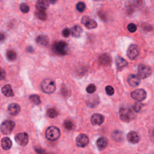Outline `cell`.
Instances as JSON below:
<instances>
[{"label": "cell", "mask_w": 154, "mask_h": 154, "mask_svg": "<svg viewBox=\"0 0 154 154\" xmlns=\"http://www.w3.org/2000/svg\"><path fill=\"white\" fill-rule=\"evenodd\" d=\"M54 53L59 56H65L68 54V45L64 41L56 42L53 45Z\"/></svg>", "instance_id": "1"}, {"label": "cell", "mask_w": 154, "mask_h": 154, "mask_svg": "<svg viewBox=\"0 0 154 154\" xmlns=\"http://www.w3.org/2000/svg\"><path fill=\"white\" fill-rule=\"evenodd\" d=\"M42 90L47 94H51L55 92L56 89V85L55 82L49 78L45 79L41 83Z\"/></svg>", "instance_id": "2"}, {"label": "cell", "mask_w": 154, "mask_h": 154, "mask_svg": "<svg viewBox=\"0 0 154 154\" xmlns=\"http://www.w3.org/2000/svg\"><path fill=\"white\" fill-rule=\"evenodd\" d=\"M120 119L124 122H130L135 118V114L134 112L128 108H121L119 111Z\"/></svg>", "instance_id": "3"}, {"label": "cell", "mask_w": 154, "mask_h": 154, "mask_svg": "<svg viewBox=\"0 0 154 154\" xmlns=\"http://www.w3.org/2000/svg\"><path fill=\"white\" fill-rule=\"evenodd\" d=\"M45 136L46 138L50 141H56L58 140L60 136V131L56 126H50L47 128L45 132Z\"/></svg>", "instance_id": "4"}, {"label": "cell", "mask_w": 154, "mask_h": 154, "mask_svg": "<svg viewBox=\"0 0 154 154\" xmlns=\"http://www.w3.org/2000/svg\"><path fill=\"white\" fill-rule=\"evenodd\" d=\"M152 74L150 68L144 64H140L138 67L137 75L140 79H145L150 77Z\"/></svg>", "instance_id": "5"}, {"label": "cell", "mask_w": 154, "mask_h": 154, "mask_svg": "<svg viewBox=\"0 0 154 154\" xmlns=\"http://www.w3.org/2000/svg\"><path fill=\"white\" fill-rule=\"evenodd\" d=\"M15 126V123L11 120L4 121L1 125L2 132L5 135L11 134Z\"/></svg>", "instance_id": "6"}, {"label": "cell", "mask_w": 154, "mask_h": 154, "mask_svg": "<svg viewBox=\"0 0 154 154\" xmlns=\"http://www.w3.org/2000/svg\"><path fill=\"white\" fill-rule=\"evenodd\" d=\"M15 140L19 145L26 146L29 141V136L26 132H21L15 136Z\"/></svg>", "instance_id": "7"}, {"label": "cell", "mask_w": 154, "mask_h": 154, "mask_svg": "<svg viewBox=\"0 0 154 154\" xmlns=\"http://www.w3.org/2000/svg\"><path fill=\"white\" fill-rule=\"evenodd\" d=\"M131 96L132 99L137 101H142L146 98L147 94L144 89H139L133 91L131 93Z\"/></svg>", "instance_id": "8"}, {"label": "cell", "mask_w": 154, "mask_h": 154, "mask_svg": "<svg viewBox=\"0 0 154 154\" xmlns=\"http://www.w3.org/2000/svg\"><path fill=\"white\" fill-rule=\"evenodd\" d=\"M82 24L88 29H93L97 27L96 22L87 16H84L81 19Z\"/></svg>", "instance_id": "9"}, {"label": "cell", "mask_w": 154, "mask_h": 154, "mask_svg": "<svg viewBox=\"0 0 154 154\" xmlns=\"http://www.w3.org/2000/svg\"><path fill=\"white\" fill-rule=\"evenodd\" d=\"M139 54L138 47L135 45H131L127 50V56L130 60H134Z\"/></svg>", "instance_id": "10"}, {"label": "cell", "mask_w": 154, "mask_h": 154, "mask_svg": "<svg viewBox=\"0 0 154 154\" xmlns=\"http://www.w3.org/2000/svg\"><path fill=\"white\" fill-rule=\"evenodd\" d=\"M89 143V138L86 134H80L76 138V144L80 147H84L87 146Z\"/></svg>", "instance_id": "11"}, {"label": "cell", "mask_w": 154, "mask_h": 154, "mask_svg": "<svg viewBox=\"0 0 154 154\" xmlns=\"http://www.w3.org/2000/svg\"><path fill=\"white\" fill-rule=\"evenodd\" d=\"M105 120V117L103 115L98 113L93 114L91 117V123L94 126L101 125Z\"/></svg>", "instance_id": "12"}, {"label": "cell", "mask_w": 154, "mask_h": 154, "mask_svg": "<svg viewBox=\"0 0 154 154\" xmlns=\"http://www.w3.org/2000/svg\"><path fill=\"white\" fill-rule=\"evenodd\" d=\"M127 140L128 141L132 144H137L140 141V136L135 131H131L127 134Z\"/></svg>", "instance_id": "13"}, {"label": "cell", "mask_w": 154, "mask_h": 154, "mask_svg": "<svg viewBox=\"0 0 154 154\" xmlns=\"http://www.w3.org/2000/svg\"><path fill=\"white\" fill-rule=\"evenodd\" d=\"M128 83L131 87H137L140 84V78L138 75L131 74L128 78Z\"/></svg>", "instance_id": "14"}, {"label": "cell", "mask_w": 154, "mask_h": 154, "mask_svg": "<svg viewBox=\"0 0 154 154\" xmlns=\"http://www.w3.org/2000/svg\"><path fill=\"white\" fill-rule=\"evenodd\" d=\"M21 111V107L17 103H12L8 107V111L12 116H17Z\"/></svg>", "instance_id": "15"}, {"label": "cell", "mask_w": 154, "mask_h": 154, "mask_svg": "<svg viewBox=\"0 0 154 154\" xmlns=\"http://www.w3.org/2000/svg\"><path fill=\"white\" fill-rule=\"evenodd\" d=\"M49 0H38L36 5L37 10L45 11L50 5Z\"/></svg>", "instance_id": "16"}, {"label": "cell", "mask_w": 154, "mask_h": 154, "mask_svg": "<svg viewBox=\"0 0 154 154\" xmlns=\"http://www.w3.org/2000/svg\"><path fill=\"white\" fill-rule=\"evenodd\" d=\"M99 63L102 66H108L111 63V57L107 53L102 54L99 59Z\"/></svg>", "instance_id": "17"}, {"label": "cell", "mask_w": 154, "mask_h": 154, "mask_svg": "<svg viewBox=\"0 0 154 154\" xmlns=\"http://www.w3.org/2000/svg\"><path fill=\"white\" fill-rule=\"evenodd\" d=\"M96 146L97 147L99 150H104L107 147L108 141V139L105 137H99L96 141Z\"/></svg>", "instance_id": "18"}, {"label": "cell", "mask_w": 154, "mask_h": 154, "mask_svg": "<svg viewBox=\"0 0 154 154\" xmlns=\"http://www.w3.org/2000/svg\"><path fill=\"white\" fill-rule=\"evenodd\" d=\"M116 66L118 71H122L128 65L127 62L121 57H117L116 58Z\"/></svg>", "instance_id": "19"}, {"label": "cell", "mask_w": 154, "mask_h": 154, "mask_svg": "<svg viewBox=\"0 0 154 154\" xmlns=\"http://www.w3.org/2000/svg\"><path fill=\"white\" fill-rule=\"evenodd\" d=\"M2 92L3 94L6 97H12L14 96V93L13 92L12 88L9 84H7L3 86L2 89Z\"/></svg>", "instance_id": "20"}, {"label": "cell", "mask_w": 154, "mask_h": 154, "mask_svg": "<svg viewBox=\"0 0 154 154\" xmlns=\"http://www.w3.org/2000/svg\"><path fill=\"white\" fill-rule=\"evenodd\" d=\"M2 146L4 150H8L12 146V142L9 137H4L2 140Z\"/></svg>", "instance_id": "21"}, {"label": "cell", "mask_w": 154, "mask_h": 154, "mask_svg": "<svg viewBox=\"0 0 154 154\" xmlns=\"http://www.w3.org/2000/svg\"><path fill=\"white\" fill-rule=\"evenodd\" d=\"M83 33V30L80 26H75L72 28L71 33L72 35L75 38H79L81 36Z\"/></svg>", "instance_id": "22"}, {"label": "cell", "mask_w": 154, "mask_h": 154, "mask_svg": "<svg viewBox=\"0 0 154 154\" xmlns=\"http://www.w3.org/2000/svg\"><path fill=\"white\" fill-rule=\"evenodd\" d=\"M36 42L42 46H47L49 43V40L48 37L46 36L39 35L36 38Z\"/></svg>", "instance_id": "23"}, {"label": "cell", "mask_w": 154, "mask_h": 154, "mask_svg": "<svg viewBox=\"0 0 154 154\" xmlns=\"http://www.w3.org/2000/svg\"><path fill=\"white\" fill-rule=\"evenodd\" d=\"M6 57L9 61L14 62L17 60L18 57L17 53L14 50H9L6 52Z\"/></svg>", "instance_id": "24"}, {"label": "cell", "mask_w": 154, "mask_h": 154, "mask_svg": "<svg viewBox=\"0 0 154 154\" xmlns=\"http://www.w3.org/2000/svg\"><path fill=\"white\" fill-rule=\"evenodd\" d=\"M47 115L50 118H55L59 115V111L54 108H48L47 111Z\"/></svg>", "instance_id": "25"}, {"label": "cell", "mask_w": 154, "mask_h": 154, "mask_svg": "<svg viewBox=\"0 0 154 154\" xmlns=\"http://www.w3.org/2000/svg\"><path fill=\"white\" fill-rule=\"evenodd\" d=\"M36 17L42 21H45L47 20V14L45 12V11H39V10H37V11L36 12Z\"/></svg>", "instance_id": "26"}, {"label": "cell", "mask_w": 154, "mask_h": 154, "mask_svg": "<svg viewBox=\"0 0 154 154\" xmlns=\"http://www.w3.org/2000/svg\"><path fill=\"white\" fill-rule=\"evenodd\" d=\"M29 99L31 101V102L35 105H39L41 102L40 96L38 95H32L30 96Z\"/></svg>", "instance_id": "27"}, {"label": "cell", "mask_w": 154, "mask_h": 154, "mask_svg": "<svg viewBox=\"0 0 154 154\" xmlns=\"http://www.w3.org/2000/svg\"><path fill=\"white\" fill-rule=\"evenodd\" d=\"M64 126L68 131H71L74 128V124L72 120L69 119H66L64 122Z\"/></svg>", "instance_id": "28"}, {"label": "cell", "mask_w": 154, "mask_h": 154, "mask_svg": "<svg viewBox=\"0 0 154 154\" xmlns=\"http://www.w3.org/2000/svg\"><path fill=\"white\" fill-rule=\"evenodd\" d=\"M143 105L140 102V101H137L134 104L132 108L135 112H140V111L141 110L143 107Z\"/></svg>", "instance_id": "29"}, {"label": "cell", "mask_w": 154, "mask_h": 154, "mask_svg": "<svg viewBox=\"0 0 154 154\" xmlns=\"http://www.w3.org/2000/svg\"><path fill=\"white\" fill-rule=\"evenodd\" d=\"M77 10L80 12H83L86 9V5L83 2H79L76 6Z\"/></svg>", "instance_id": "30"}, {"label": "cell", "mask_w": 154, "mask_h": 154, "mask_svg": "<svg viewBox=\"0 0 154 154\" xmlns=\"http://www.w3.org/2000/svg\"><path fill=\"white\" fill-rule=\"evenodd\" d=\"M96 90V87L95 86V84H91L90 85H89L87 88H86V91L88 93H90V94H92V93H93Z\"/></svg>", "instance_id": "31"}, {"label": "cell", "mask_w": 154, "mask_h": 154, "mask_svg": "<svg viewBox=\"0 0 154 154\" xmlns=\"http://www.w3.org/2000/svg\"><path fill=\"white\" fill-rule=\"evenodd\" d=\"M105 92L109 96H112L114 93V88L111 86H107L105 87Z\"/></svg>", "instance_id": "32"}, {"label": "cell", "mask_w": 154, "mask_h": 154, "mask_svg": "<svg viewBox=\"0 0 154 154\" xmlns=\"http://www.w3.org/2000/svg\"><path fill=\"white\" fill-rule=\"evenodd\" d=\"M127 29L128 30V31L130 32V33H134L136 32L137 30V26L136 25H135L133 23H131L129 24H128V27H127Z\"/></svg>", "instance_id": "33"}, {"label": "cell", "mask_w": 154, "mask_h": 154, "mask_svg": "<svg viewBox=\"0 0 154 154\" xmlns=\"http://www.w3.org/2000/svg\"><path fill=\"white\" fill-rule=\"evenodd\" d=\"M20 10L22 12L24 13V14H27L30 11V8L29 7L26 5V4H21L20 5Z\"/></svg>", "instance_id": "34"}, {"label": "cell", "mask_w": 154, "mask_h": 154, "mask_svg": "<svg viewBox=\"0 0 154 154\" xmlns=\"http://www.w3.org/2000/svg\"><path fill=\"white\" fill-rule=\"evenodd\" d=\"M62 35L64 38H68L71 35V30L68 28L65 29L62 32Z\"/></svg>", "instance_id": "35"}, {"label": "cell", "mask_w": 154, "mask_h": 154, "mask_svg": "<svg viewBox=\"0 0 154 154\" xmlns=\"http://www.w3.org/2000/svg\"><path fill=\"white\" fill-rule=\"evenodd\" d=\"M133 5L136 7H140L143 5V0H132Z\"/></svg>", "instance_id": "36"}, {"label": "cell", "mask_w": 154, "mask_h": 154, "mask_svg": "<svg viewBox=\"0 0 154 154\" xmlns=\"http://www.w3.org/2000/svg\"><path fill=\"white\" fill-rule=\"evenodd\" d=\"M6 77V72L4 71L3 69H1V80H3Z\"/></svg>", "instance_id": "37"}, {"label": "cell", "mask_w": 154, "mask_h": 154, "mask_svg": "<svg viewBox=\"0 0 154 154\" xmlns=\"http://www.w3.org/2000/svg\"><path fill=\"white\" fill-rule=\"evenodd\" d=\"M93 101H93V102H95V103H96V104H98V103H96V102H98V103H99V100H96V98H95ZM87 104H88V105H90V107H93V103H92V102H90V101H87Z\"/></svg>", "instance_id": "38"}, {"label": "cell", "mask_w": 154, "mask_h": 154, "mask_svg": "<svg viewBox=\"0 0 154 154\" xmlns=\"http://www.w3.org/2000/svg\"><path fill=\"white\" fill-rule=\"evenodd\" d=\"M49 1L51 4H56L58 0H49Z\"/></svg>", "instance_id": "39"}, {"label": "cell", "mask_w": 154, "mask_h": 154, "mask_svg": "<svg viewBox=\"0 0 154 154\" xmlns=\"http://www.w3.org/2000/svg\"><path fill=\"white\" fill-rule=\"evenodd\" d=\"M1 39H2V42H3L5 39V35L3 33H2L1 35Z\"/></svg>", "instance_id": "40"}, {"label": "cell", "mask_w": 154, "mask_h": 154, "mask_svg": "<svg viewBox=\"0 0 154 154\" xmlns=\"http://www.w3.org/2000/svg\"><path fill=\"white\" fill-rule=\"evenodd\" d=\"M95 1H98V0H95Z\"/></svg>", "instance_id": "41"}]
</instances>
